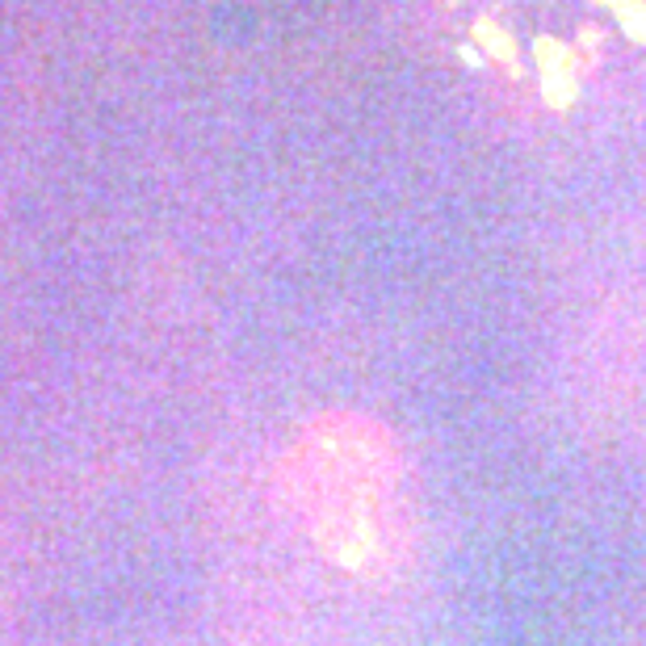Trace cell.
Returning <instances> with one entry per match:
<instances>
[{"instance_id": "6da1fadb", "label": "cell", "mask_w": 646, "mask_h": 646, "mask_svg": "<svg viewBox=\"0 0 646 646\" xmlns=\"http://www.w3.org/2000/svg\"><path fill=\"white\" fill-rule=\"evenodd\" d=\"M277 504L323 562L361 584H390L412 566L420 542L412 466L403 441L373 415L307 420L277 458Z\"/></svg>"}, {"instance_id": "7a4b0ae2", "label": "cell", "mask_w": 646, "mask_h": 646, "mask_svg": "<svg viewBox=\"0 0 646 646\" xmlns=\"http://www.w3.org/2000/svg\"><path fill=\"white\" fill-rule=\"evenodd\" d=\"M470 63L546 105L646 76V0H441Z\"/></svg>"}]
</instances>
